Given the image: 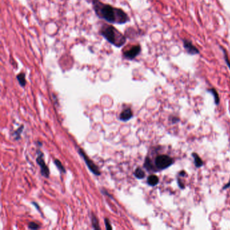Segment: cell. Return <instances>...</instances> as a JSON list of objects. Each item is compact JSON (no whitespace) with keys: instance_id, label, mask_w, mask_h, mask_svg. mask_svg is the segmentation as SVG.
Segmentation results:
<instances>
[{"instance_id":"obj_2","label":"cell","mask_w":230,"mask_h":230,"mask_svg":"<svg viewBox=\"0 0 230 230\" xmlns=\"http://www.w3.org/2000/svg\"><path fill=\"white\" fill-rule=\"evenodd\" d=\"M100 33L110 43L117 47L123 46L126 41V37L118 30L111 25H103L101 27Z\"/></svg>"},{"instance_id":"obj_18","label":"cell","mask_w":230,"mask_h":230,"mask_svg":"<svg viewBox=\"0 0 230 230\" xmlns=\"http://www.w3.org/2000/svg\"><path fill=\"white\" fill-rule=\"evenodd\" d=\"M105 222L106 229H112V227H111V226H110V221H109V219H105Z\"/></svg>"},{"instance_id":"obj_15","label":"cell","mask_w":230,"mask_h":230,"mask_svg":"<svg viewBox=\"0 0 230 230\" xmlns=\"http://www.w3.org/2000/svg\"><path fill=\"white\" fill-rule=\"evenodd\" d=\"M54 163H55V165L57 166V167L58 168L59 171H61V172H66V169L64 167V166L62 165V164H61V163L59 161V160L58 159H55V161H54Z\"/></svg>"},{"instance_id":"obj_10","label":"cell","mask_w":230,"mask_h":230,"mask_svg":"<svg viewBox=\"0 0 230 230\" xmlns=\"http://www.w3.org/2000/svg\"><path fill=\"white\" fill-rule=\"evenodd\" d=\"M144 167L147 169L148 171H152V172H157V169H155L154 165H153L151 161L148 157H147L145 159V163H144Z\"/></svg>"},{"instance_id":"obj_19","label":"cell","mask_w":230,"mask_h":230,"mask_svg":"<svg viewBox=\"0 0 230 230\" xmlns=\"http://www.w3.org/2000/svg\"><path fill=\"white\" fill-rule=\"evenodd\" d=\"M224 52H225V51H224ZM225 59H226V62L230 69V61H229V59H228V58H227V54L226 53V52H225Z\"/></svg>"},{"instance_id":"obj_5","label":"cell","mask_w":230,"mask_h":230,"mask_svg":"<svg viewBox=\"0 0 230 230\" xmlns=\"http://www.w3.org/2000/svg\"><path fill=\"white\" fill-rule=\"evenodd\" d=\"M37 154H38V157L37 158V162L41 167V174L44 177H48L49 175V170L43 159V153L40 151V150H38V151H37Z\"/></svg>"},{"instance_id":"obj_7","label":"cell","mask_w":230,"mask_h":230,"mask_svg":"<svg viewBox=\"0 0 230 230\" xmlns=\"http://www.w3.org/2000/svg\"><path fill=\"white\" fill-rule=\"evenodd\" d=\"M184 47L188 53L190 54H192V55H195V54H197L199 53V49H198L196 47H195L194 45L189 41L184 40Z\"/></svg>"},{"instance_id":"obj_8","label":"cell","mask_w":230,"mask_h":230,"mask_svg":"<svg viewBox=\"0 0 230 230\" xmlns=\"http://www.w3.org/2000/svg\"><path fill=\"white\" fill-rule=\"evenodd\" d=\"M133 113L132 110L130 108L126 109V110H123L120 115V120L123 121V122H126L130 120L132 118Z\"/></svg>"},{"instance_id":"obj_9","label":"cell","mask_w":230,"mask_h":230,"mask_svg":"<svg viewBox=\"0 0 230 230\" xmlns=\"http://www.w3.org/2000/svg\"><path fill=\"white\" fill-rule=\"evenodd\" d=\"M159 183V178L155 175H150L147 178V184L150 186H155Z\"/></svg>"},{"instance_id":"obj_6","label":"cell","mask_w":230,"mask_h":230,"mask_svg":"<svg viewBox=\"0 0 230 230\" xmlns=\"http://www.w3.org/2000/svg\"><path fill=\"white\" fill-rule=\"evenodd\" d=\"M140 52V45L134 46L133 47L128 51H126L123 53V56L125 58L128 59H133L137 57Z\"/></svg>"},{"instance_id":"obj_11","label":"cell","mask_w":230,"mask_h":230,"mask_svg":"<svg viewBox=\"0 0 230 230\" xmlns=\"http://www.w3.org/2000/svg\"><path fill=\"white\" fill-rule=\"evenodd\" d=\"M192 157L194 159V164L196 167H200L203 165V161L200 159V157L196 153H192Z\"/></svg>"},{"instance_id":"obj_3","label":"cell","mask_w":230,"mask_h":230,"mask_svg":"<svg viewBox=\"0 0 230 230\" xmlns=\"http://www.w3.org/2000/svg\"><path fill=\"white\" fill-rule=\"evenodd\" d=\"M174 163V160L169 156L161 155L155 158V166L158 171H161L169 167Z\"/></svg>"},{"instance_id":"obj_12","label":"cell","mask_w":230,"mask_h":230,"mask_svg":"<svg viewBox=\"0 0 230 230\" xmlns=\"http://www.w3.org/2000/svg\"><path fill=\"white\" fill-rule=\"evenodd\" d=\"M134 175L138 179H142V178L145 177V173L142 169H140V167H138L135 170Z\"/></svg>"},{"instance_id":"obj_17","label":"cell","mask_w":230,"mask_h":230,"mask_svg":"<svg viewBox=\"0 0 230 230\" xmlns=\"http://www.w3.org/2000/svg\"><path fill=\"white\" fill-rule=\"evenodd\" d=\"M39 227V226H38V224L35 223H34V222L29 223L28 228L31 229H38Z\"/></svg>"},{"instance_id":"obj_20","label":"cell","mask_w":230,"mask_h":230,"mask_svg":"<svg viewBox=\"0 0 230 230\" xmlns=\"http://www.w3.org/2000/svg\"><path fill=\"white\" fill-rule=\"evenodd\" d=\"M229 186H230V182L227 185H225V186L223 187V189H226V188H229Z\"/></svg>"},{"instance_id":"obj_14","label":"cell","mask_w":230,"mask_h":230,"mask_svg":"<svg viewBox=\"0 0 230 230\" xmlns=\"http://www.w3.org/2000/svg\"><path fill=\"white\" fill-rule=\"evenodd\" d=\"M209 91L211 93H212V95L214 96L215 104H216V105H218V104L219 103V96L218 93H217V91H215V89H214V88L210 89V90H209Z\"/></svg>"},{"instance_id":"obj_4","label":"cell","mask_w":230,"mask_h":230,"mask_svg":"<svg viewBox=\"0 0 230 230\" xmlns=\"http://www.w3.org/2000/svg\"><path fill=\"white\" fill-rule=\"evenodd\" d=\"M78 152H79V154L80 155L81 157L83 158L84 160H85L86 165L88 166V169L91 170V172H93V174L96 175H101V172L99 169V168L96 166V165L92 161L88 159V157L86 156L85 153H84L81 149H79Z\"/></svg>"},{"instance_id":"obj_1","label":"cell","mask_w":230,"mask_h":230,"mask_svg":"<svg viewBox=\"0 0 230 230\" xmlns=\"http://www.w3.org/2000/svg\"><path fill=\"white\" fill-rule=\"evenodd\" d=\"M93 9L100 18L108 22L122 24L129 21V18L122 9L105 4L99 0H93Z\"/></svg>"},{"instance_id":"obj_13","label":"cell","mask_w":230,"mask_h":230,"mask_svg":"<svg viewBox=\"0 0 230 230\" xmlns=\"http://www.w3.org/2000/svg\"><path fill=\"white\" fill-rule=\"evenodd\" d=\"M17 79H18L20 85L22 86H24L26 85V81L25 79V74L24 73L19 74L17 76Z\"/></svg>"},{"instance_id":"obj_16","label":"cell","mask_w":230,"mask_h":230,"mask_svg":"<svg viewBox=\"0 0 230 230\" xmlns=\"http://www.w3.org/2000/svg\"><path fill=\"white\" fill-rule=\"evenodd\" d=\"M92 223H93V227L96 229H100L99 226V223H98V220L96 218L95 216H94V215H93V218H92Z\"/></svg>"},{"instance_id":"obj_21","label":"cell","mask_w":230,"mask_h":230,"mask_svg":"<svg viewBox=\"0 0 230 230\" xmlns=\"http://www.w3.org/2000/svg\"><path fill=\"white\" fill-rule=\"evenodd\" d=\"M180 175H185V173L184 172H181L180 173Z\"/></svg>"}]
</instances>
